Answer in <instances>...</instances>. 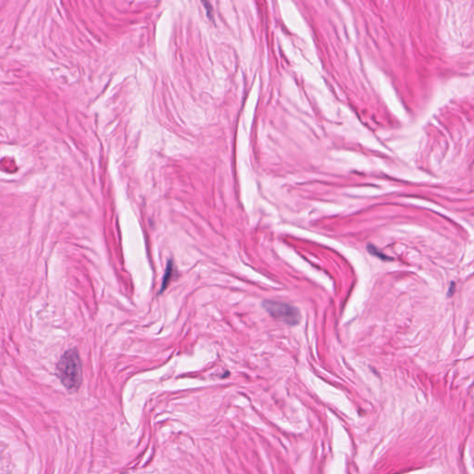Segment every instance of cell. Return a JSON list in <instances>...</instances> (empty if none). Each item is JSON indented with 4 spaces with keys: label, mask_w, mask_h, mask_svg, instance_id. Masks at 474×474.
<instances>
[{
    "label": "cell",
    "mask_w": 474,
    "mask_h": 474,
    "mask_svg": "<svg viewBox=\"0 0 474 474\" xmlns=\"http://www.w3.org/2000/svg\"><path fill=\"white\" fill-rule=\"evenodd\" d=\"M368 251H369L370 253L372 254V255L376 256V257L382 258V259H387L386 255L381 253L380 251H378V249H376L375 247H373L372 244H369V245H368Z\"/></svg>",
    "instance_id": "277c9868"
},
{
    "label": "cell",
    "mask_w": 474,
    "mask_h": 474,
    "mask_svg": "<svg viewBox=\"0 0 474 474\" xmlns=\"http://www.w3.org/2000/svg\"><path fill=\"white\" fill-rule=\"evenodd\" d=\"M262 306L268 313L274 319L290 326H295L300 321V311L297 308L290 304L277 301L266 300L263 302Z\"/></svg>",
    "instance_id": "7a4b0ae2"
},
{
    "label": "cell",
    "mask_w": 474,
    "mask_h": 474,
    "mask_svg": "<svg viewBox=\"0 0 474 474\" xmlns=\"http://www.w3.org/2000/svg\"><path fill=\"white\" fill-rule=\"evenodd\" d=\"M172 262H169V265H168V268H167V272H166V275L164 276V279H163V282H162V288H161V291L164 290V288H166V287H168V283L169 282V279H170V273H172Z\"/></svg>",
    "instance_id": "3957f363"
},
{
    "label": "cell",
    "mask_w": 474,
    "mask_h": 474,
    "mask_svg": "<svg viewBox=\"0 0 474 474\" xmlns=\"http://www.w3.org/2000/svg\"><path fill=\"white\" fill-rule=\"evenodd\" d=\"M56 373L62 385L69 392H75L83 382L80 356L76 348L66 351L56 364Z\"/></svg>",
    "instance_id": "6da1fadb"
}]
</instances>
